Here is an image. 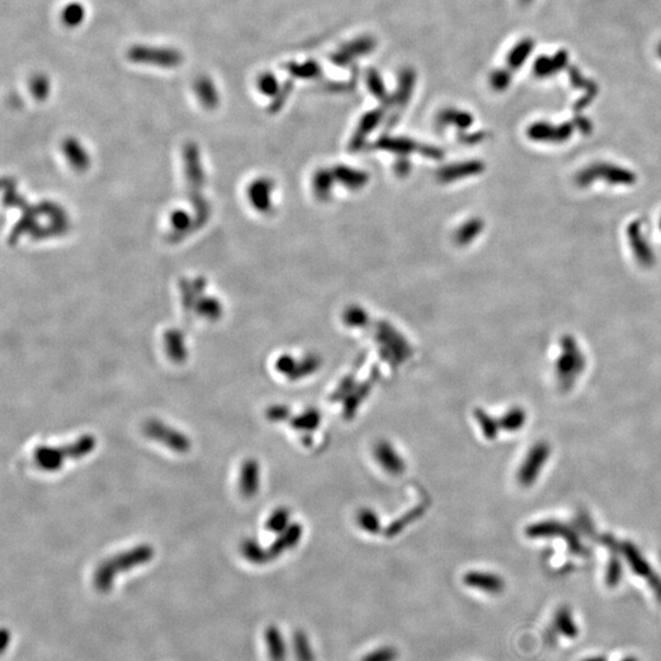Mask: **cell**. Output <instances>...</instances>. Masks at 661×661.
Here are the masks:
<instances>
[{"label": "cell", "instance_id": "cell-13", "mask_svg": "<svg viewBox=\"0 0 661 661\" xmlns=\"http://www.w3.org/2000/svg\"><path fill=\"white\" fill-rule=\"evenodd\" d=\"M555 629L559 633L570 640H575L577 635H579V629L577 627L576 622L568 608H561L560 611H557L555 616Z\"/></svg>", "mask_w": 661, "mask_h": 661}, {"label": "cell", "instance_id": "cell-26", "mask_svg": "<svg viewBox=\"0 0 661 661\" xmlns=\"http://www.w3.org/2000/svg\"><path fill=\"white\" fill-rule=\"evenodd\" d=\"M621 661H638V660H637L635 658H633V656H629V658H626V659H624V660H621Z\"/></svg>", "mask_w": 661, "mask_h": 661}, {"label": "cell", "instance_id": "cell-10", "mask_svg": "<svg viewBox=\"0 0 661 661\" xmlns=\"http://www.w3.org/2000/svg\"><path fill=\"white\" fill-rule=\"evenodd\" d=\"M194 89L198 95V100L205 107L214 109L218 106L219 92L217 90V86L214 85V80L210 76L200 75L195 81Z\"/></svg>", "mask_w": 661, "mask_h": 661}, {"label": "cell", "instance_id": "cell-3", "mask_svg": "<svg viewBox=\"0 0 661 661\" xmlns=\"http://www.w3.org/2000/svg\"><path fill=\"white\" fill-rule=\"evenodd\" d=\"M128 59L131 63L151 65L165 69H173L184 62L180 50L173 47H160L149 44H135L128 49Z\"/></svg>", "mask_w": 661, "mask_h": 661}, {"label": "cell", "instance_id": "cell-22", "mask_svg": "<svg viewBox=\"0 0 661 661\" xmlns=\"http://www.w3.org/2000/svg\"><path fill=\"white\" fill-rule=\"evenodd\" d=\"M257 86H259V90L263 93V95H276L279 87H278V81L277 77L274 75L271 74V73H265L262 74L260 77H259V81H257Z\"/></svg>", "mask_w": 661, "mask_h": 661}, {"label": "cell", "instance_id": "cell-25", "mask_svg": "<svg viewBox=\"0 0 661 661\" xmlns=\"http://www.w3.org/2000/svg\"><path fill=\"white\" fill-rule=\"evenodd\" d=\"M583 661H608V660H606V658H605V656L599 655V656H593V658H587V659H584V660Z\"/></svg>", "mask_w": 661, "mask_h": 661}, {"label": "cell", "instance_id": "cell-2", "mask_svg": "<svg viewBox=\"0 0 661 661\" xmlns=\"http://www.w3.org/2000/svg\"><path fill=\"white\" fill-rule=\"evenodd\" d=\"M155 550L149 544H141L133 549L115 555L111 559L102 562L96 572V584L102 589H106L112 584L114 577L124 570H131L136 566L144 565L152 560Z\"/></svg>", "mask_w": 661, "mask_h": 661}, {"label": "cell", "instance_id": "cell-9", "mask_svg": "<svg viewBox=\"0 0 661 661\" xmlns=\"http://www.w3.org/2000/svg\"><path fill=\"white\" fill-rule=\"evenodd\" d=\"M568 63V54L566 50H560L555 54L554 57L543 55L538 58L534 64V73L538 77H550L565 69Z\"/></svg>", "mask_w": 661, "mask_h": 661}, {"label": "cell", "instance_id": "cell-8", "mask_svg": "<svg viewBox=\"0 0 661 661\" xmlns=\"http://www.w3.org/2000/svg\"><path fill=\"white\" fill-rule=\"evenodd\" d=\"M301 537H303L301 525L298 523L290 524L288 528L278 535V538L274 540V543L267 549L271 560L281 556L283 552L295 548L299 544V541L301 540Z\"/></svg>", "mask_w": 661, "mask_h": 661}, {"label": "cell", "instance_id": "cell-11", "mask_svg": "<svg viewBox=\"0 0 661 661\" xmlns=\"http://www.w3.org/2000/svg\"><path fill=\"white\" fill-rule=\"evenodd\" d=\"M534 41L530 38H524L518 42L507 55V64L511 70H517L522 66L533 52Z\"/></svg>", "mask_w": 661, "mask_h": 661}, {"label": "cell", "instance_id": "cell-7", "mask_svg": "<svg viewBox=\"0 0 661 661\" xmlns=\"http://www.w3.org/2000/svg\"><path fill=\"white\" fill-rule=\"evenodd\" d=\"M239 489L243 496L251 499L260 489V465L255 459H246L240 468Z\"/></svg>", "mask_w": 661, "mask_h": 661}, {"label": "cell", "instance_id": "cell-18", "mask_svg": "<svg viewBox=\"0 0 661 661\" xmlns=\"http://www.w3.org/2000/svg\"><path fill=\"white\" fill-rule=\"evenodd\" d=\"M357 524L364 532L370 534H378L381 529L379 516L370 508L360 510L357 516Z\"/></svg>", "mask_w": 661, "mask_h": 661}, {"label": "cell", "instance_id": "cell-12", "mask_svg": "<svg viewBox=\"0 0 661 661\" xmlns=\"http://www.w3.org/2000/svg\"><path fill=\"white\" fill-rule=\"evenodd\" d=\"M293 651L297 661H316L314 648L310 642L309 635L299 629L293 635Z\"/></svg>", "mask_w": 661, "mask_h": 661}, {"label": "cell", "instance_id": "cell-27", "mask_svg": "<svg viewBox=\"0 0 661 661\" xmlns=\"http://www.w3.org/2000/svg\"><path fill=\"white\" fill-rule=\"evenodd\" d=\"M530 1H532V0H521V3H523V4H529Z\"/></svg>", "mask_w": 661, "mask_h": 661}, {"label": "cell", "instance_id": "cell-19", "mask_svg": "<svg viewBox=\"0 0 661 661\" xmlns=\"http://www.w3.org/2000/svg\"><path fill=\"white\" fill-rule=\"evenodd\" d=\"M320 413L315 409H309V411H303L300 416L293 418L292 427H295L297 430H315L320 425Z\"/></svg>", "mask_w": 661, "mask_h": 661}, {"label": "cell", "instance_id": "cell-21", "mask_svg": "<svg viewBox=\"0 0 661 661\" xmlns=\"http://www.w3.org/2000/svg\"><path fill=\"white\" fill-rule=\"evenodd\" d=\"M398 656L400 654L395 646L384 645L366 653L360 661H397Z\"/></svg>", "mask_w": 661, "mask_h": 661}, {"label": "cell", "instance_id": "cell-4", "mask_svg": "<svg viewBox=\"0 0 661 661\" xmlns=\"http://www.w3.org/2000/svg\"><path fill=\"white\" fill-rule=\"evenodd\" d=\"M144 432L146 436L156 443L163 445L165 447L171 448L176 454H187L192 448V441L185 434L169 427L168 424L160 422L158 419H151L144 425Z\"/></svg>", "mask_w": 661, "mask_h": 661}, {"label": "cell", "instance_id": "cell-17", "mask_svg": "<svg viewBox=\"0 0 661 661\" xmlns=\"http://www.w3.org/2000/svg\"><path fill=\"white\" fill-rule=\"evenodd\" d=\"M290 512L287 508H277L274 510L266 522V528L272 533L281 534L290 525Z\"/></svg>", "mask_w": 661, "mask_h": 661}, {"label": "cell", "instance_id": "cell-6", "mask_svg": "<svg viewBox=\"0 0 661 661\" xmlns=\"http://www.w3.org/2000/svg\"><path fill=\"white\" fill-rule=\"evenodd\" d=\"M463 581L467 587L476 589L480 592L487 593V594H499L505 588V583L502 581L501 577L496 576L494 573H489V572H480V570H472L465 573Z\"/></svg>", "mask_w": 661, "mask_h": 661}, {"label": "cell", "instance_id": "cell-28", "mask_svg": "<svg viewBox=\"0 0 661 661\" xmlns=\"http://www.w3.org/2000/svg\"><path fill=\"white\" fill-rule=\"evenodd\" d=\"M658 52H659V55L661 57V43L659 44V49H658Z\"/></svg>", "mask_w": 661, "mask_h": 661}, {"label": "cell", "instance_id": "cell-20", "mask_svg": "<svg viewBox=\"0 0 661 661\" xmlns=\"http://www.w3.org/2000/svg\"><path fill=\"white\" fill-rule=\"evenodd\" d=\"M30 89L37 101H46L50 93V80L48 76L42 73L33 75L30 82Z\"/></svg>", "mask_w": 661, "mask_h": 661}, {"label": "cell", "instance_id": "cell-14", "mask_svg": "<svg viewBox=\"0 0 661 661\" xmlns=\"http://www.w3.org/2000/svg\"><path fill=\"white\" fill-rule=\"evenodd\" d=\"M267 644L272 661L287 660V648L279 629L271 627L267 631Z\"/></svg>", "mask_w": 661, "mask_h": 661}, {"label": "cell", "instance_id": "cell-1", "mask_svg": "<svg viewBox=\"0 0 661 661\" xmlns=\"http://www.w3.org/2000/svg\"><path fill=\"white\" fill-rule=\"evenodd\" d=\"M97 441L92 435H82L69 445L60 447L39 446L35 451V460L41 469L57 472L64 465L66 459H77L91 454L96 448Z\"/></svg>", "mask_w": 661, "mask_h": 661}, {"label": "cell", "instance_id": "cell-15", "mask_svg": "<svg viewBox=\"0 0 661 661\" xmlns=\"http://www.w3.org/2000/svg\"><path fill=\"white\" fill-rule=\"evenodd\" d=\"M62 21L65 26L70 28L80 26L82 22L85 21L86 9L79 1H73L64 6V9L60 14Z\"/></svg>", "mask_w": 661, "mask_h": 661}, {"label": "cell", "instance_id": "cell-23", "mask_svg": "<svg viewBox=\"0 0 661 661\" xmlns=\"http://www.w3.org/2000/svg\"><path fill=\"white\" fill-rule=\"evenodd\" d=\"M511 69L496 70L491 74V85L495 90H505L511 82Z\"/></svg>", "mask_w": 661, "mask_h": 661}, {"label": "cell", "instance_id": "cell-16", "mask_svg": "<svg viewBox=\"0 0 661 661\" xmlns=\"http://www.w3.org/2000/svg\"><path fill=\"white\" fill-rule=\"evenodd\" d=\"M241 551L248 560L254 562V564H266L267 561L271 560L268 550L263 549L261 545L257 543V540L248 539L243 545H241Z\"/></svg>", "mask_w": 661, "mask_h": 661}, {"label": "cell", "instance_id": "cell-5", "mask_svg": "<svg viewBox=\"0 0 661 661\" xmlns=\"http://www.w3.org/2000/svg\"><path fill=\"white\" fill-rule=\"evenodd\" d=\"M373 456L380 467L391 475H400L404 472L405 463L395 446L386 440L375 445Z\"/></svg>", "mask_w": 661, "mask_h": 661}, {"label": "cell", "instance_id": "cell-24", "mask_svg": "<svg viewBox=\"0 0 661 661\" xmlns=\"http://www.w3.org/2000/svg\"><path fill=\"white\" fill-rule=\"evenodd\" d=\"M266 416L272 422H283L290 416V411L286 405H272L267 409Z\"/></svg>", "mask_w": 661, "mask_h": 661}]
</instances>
